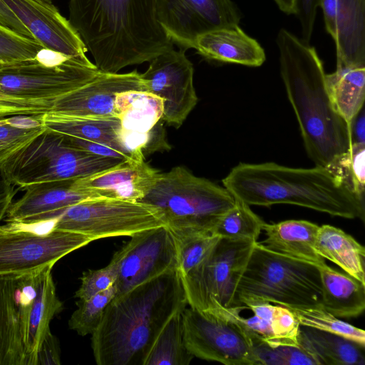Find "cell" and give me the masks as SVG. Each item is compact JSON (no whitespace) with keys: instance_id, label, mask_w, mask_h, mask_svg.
<instances>
[{"instance_id":"obj_1","label":"cell","mask_w":365,"mask_h":365,"mask_svg":"<svg viewBox=\"0 0 365 365\" xmlns=\"http://www.w3.org/2000/svg\"><path fill=\"white\" fill-rule=\"evenodd\" d=\"M187 304L177 269L115 296L91 334L96 364L143 365L161 329Z\"/></svg>"},{"instance_id":"obj_2","label":"cell","mask_w":365,"mask_h":365,"mask_svg":"<svg viewBox=\"0 0 365 365\" xmlns=\"http://www.w3.org/2000/svg\"><path fill=\"white\" fill-rule=\"evenodd\" d=\"M68 21L103 73L150 62L173 43L158 23L155 0H70Z\"/></svg>"},{"instance_id":"obj_3","label":"cell","mask_w":365,"mask_h":365,"mask_svg":"<svg viewBox=\"0 0 365 365\" xmlns=\"http://www.w3.org/2000/svg\"><path fill=\"white\" fill-rule=\"evenodd\" d=\"M277 43L279 69L309 158L328 168L353 143L351 126L337 113L316 49L286 29Z\"/></svg>"},{"instance_id":"obj_4","label":"cell","mask_w":365,"mask_h":365,"mask_svg":"<svg viewBox=\"0 0 365 365\" xmlns=\"http://www.w3.org/2000/svg\"><path fill=\"white\" fill-rule=\"evenodd\" d=\"M222 184L235 199L249 205L289 204L343 218L364 219V199L324 167L240 163Z\"/></svg>"},{"instance_id":"obj_5","label":"cell","mask_w":365,"mask_h":365,"mask_svg":"<svg viewBox=\"0 0 365 365\" xmlns=\"http://www.w3.org/2000/svg\"><path fill=\"white\" fill-rule=\"evenodd\" d=\"M153 206L175 238L212 235L235 199L225 187L178 166L158 173L152 187L139 200Z\"/></svg>"},{"instance_id":"obj_6","label":"cell","mask_w":365,"mask_h":365,"mask_svg":"<svg viewBox=\"0 0 365 365\" xmlns=\"http://www.w3.org/2000/svg\"><path fill=\"white\" fill-rule=\"evenodd\" d=\"M322 301L318 267L255 242L236 289L235 307L268 302L299 308L322 306Z\"/></svg>"},{"instance_id":"obj_7","label":"cell","mask_w":365,"mask_h":365,"mask_svg":"<svg viewBox=\"0 0 365 365\" xmlns=\"http://www.w3.org/2000/svg\"><path fill=\"white\" fill-rule=\"evenodd\" d=\"M122 160L73 147L62 134L44 128L37 136L1 160L0 168L9 182L24 190L34 184L88 177Z\"/></svg>"},{"instance_id":"obj_8","label":"cell","mask_w":365,"mask_h":365,"mask_svg":"<svg viewBox=\"0 0 365 365\" xmlns=\"http://www.w3.org/2000/svg\"><path fill=\"white\" fill-rule=\"evenodd\" d=\"M101 71L86 56L43 48L36 57L0 66V92L51 106Z\"/></svg>"},{"instance_id":"obj_9","label":"cell","mask_w":365,"mask_h":365,"mask_svg":"<svg viewBox=\"0 0 365 365\" xmlns=\"http://www.w3.org/2000/svg\"><path fill=\"white\" fill-rule=\"evenodd\" d=\"M255 242L219 237L203 259L180 277L190 307H235L236 289Z\"/></svg>"},{"instance_id":"obj_10","label":"cell","mask_w":365,"mask_h":365,"mask_svg":"<svg viewBox=\"0 0 365 365\" xmlns=\"http://www.w3.org/2000/svg\"><path fill=\"white\" fill-rule=\"evenodd\" d=\"M164 226L153 206L140 201L91 198L60 211L53 230L81 233L94 240L138 232Z\"/></svg>"},{"instance_id":"obj_11","label":"cell","mask_w":365,"mask_h":365,"mask_svg":"<svg viewBox=\"0 0 365 365\" xmlns=\"http://www.w3.org/2000/svg\"><path fill=\"white\" fill-rule=\"evenodd\" d=\"M28 225H0V275H24L53 265L94 240L87 235L51 229L36 232Z\"/></svg>"},{"instance_id":"obj_12","label":"cell","mask_w":365,"mask_h":365,"mask_svg":"<svg viewBox=\"0 0 365 365\" xmlns=\"http://www.w3.org/2000/svg\"><path fill=\"white\" fill-rule=\"evenodd\" d=\"M182 316L185 342L194 357L226 365H259L252 341L236 322L191 307Z\"/></svg>"},{"instance_id":"obj_13","label":"cell","mask_w":365,"mask_h":365,"mask_svg":"<svg viewBox=\"0 0 365 365\" xmlns=\"http://www.w3.org/2000/svg\"><path fill=\"white\" fill-rule=\"evenodd\" d=\"M155 18L179 48H193L201 34L238 25L240 11L232 0H155Z\"/></svg>"},{"instance_id":"obj_14","label":"cell","mask_w":365,"mask_h":365,"mask_svg":"<svg viewBox=\"0 0 365 365\" xmlns=\"http://www.w3.org/2000/svg\"><path fill=\"white\" fill-rule=\"evenodd\" d=\"M113 257L118 264L114 284L115 296L165 272L177 269L175 240L165 226L130 236V240Z\"/></svg>"},{"instance_id":"obj_15","label":"cell","mask_w":365,"mask_h":365,"mask_svg":"<svg viewBox=\"0 0 365 365\" xmlns=\"http://www.w3.org/2000/svg\"><path fill=\"white\" fill-rule=\"evenodd\" d=\"M185 51L173 48L160 53L140 73L148 92L163 100L162 120L178 128L197 103L194 68Z\"/></svg>"},{"instance_id":"obj_16","label":"cell","mask_w":365,"mask_h":365,"mask_svg":"<svg viewBox=\"0 0 365 365\" xmlns=\"http://www.w3.org/2000/svg\"><path fill=\"white\" fill-rule=\"evenodd\" d=\"M52 267L20 275L15 291L19 327L27 365L37 364L40 345L52 319L63 309L56 294Z\"/></svg>"},{"instance_id":"obj_17","label":"cell","mask_w":365,"mask_h":365,"mask_svg":"<svg viewBox=\"0 0 365 365\" xmlns=\"http://www.w3.org/2000/svg\"><path fill=\"white\" fill-rule=\"evenodd\" d=\"M147 91L140 73H103L81 87L57 99L50 111L82 117H115L114 101L126 91Z\"/></svg>"},{"instance_id":"obj_18","label":"cell","mask_w":365,"mask_h":365,"mask_svg":"<svg viewBox=\"0 0 365 365\" xmlns=\"http://www.w3.org/2000/svg\"><path fill=\"white\" fill-rule=\"evenodd\" d=\"M43 48L68 56H86L88 49L68 19L56 6L34 0H4Z\"/></svg>"},{"instance_id":"obj_19","label":"cell","mask_w":365,"mask_h":365,"mask_svg":"<svg viewBox=\"0 0 365 365\" xmlns=\"http://www.w3.org/2000/svg\"><path fill=\"white\" fill-rule=\"evenodd\" d=\"M319 6L335 43L336 68L365 66V0H320Z\"/></svg>"},{"instance_id":"obj_20","label":"cell","mask_w":365,"mask_h":365,"mask_svg":"<svg viewBox=\"0 0 365 365\" xmlns=\"http://www.w3.org/2000/svg\"><path fill=\"white\" fill-rule=\"evenodd\" d=\"M76 180H53L26 187L23 196L10 205L5 216L6 222L36 224L52 220L60 211L91 199L77 186Z\"/></svg>"},{"instance_id":"obj_21","label":"cell","mask_w":365,"mask_h":365,"mask_svg":"<svg viewBox=\"0 0 365 365\" xmlns=\"http://www.w3.org/2000/svg\"><path fill=\"white\" fill-rule=\"evenodd\" d=\"M158 173L144 160L130 158L76 182L91 198L139 201L152 187Z\"/></svg>"},{"instance_id":"obj_22","label":"cell","mask_w":365,"mask_h":365,"mask_svg":"<svg viewBox=\"0 0 365 365\" xmlns=\"http://www.w3.org/2000/svg\"><path fill=\"white\" fill-rule=\"evenodd\" d=\"M163 100L148 91H126L117 94L114 115L121 124L126 150L136 159H144L152 130L162 120Z\"/></svg>"},{"instance_id":"obj_23","label":"cell","mask_w":365,"mask_h":365,"mask_svg":"<svg viewBox=\"0 0 365 365\" xmlns=\"http://www.w3.org/2000/svg\"><path fill=\"white\" fill-rule=\"evenodd\" d=\"M203 58L217 62L257 67L266 59L264 48L238 25L217 28L197 37L194 47Z\"/></svg>"},{"instance_id":"obj_24","label":"cell","mask_w":365,"mask_h":365,"mask_svg":"<svg viewBox=\"0 0 365 365\" xmlns=\"http://www.w3.org/2000/svg\"><path fill=\"white\" fill-rule=\"evenodd\" d=\"M319 227L302 220L264 222L262 231L265 239L259 242L269 250L320 267L326 263L314 249Z\"/></svg>"},{"instance_id":"obj_25","label":"cell","mask_w":365,"mask_h":365,"mask_svg":"<svg viewBox=\"0 0 365 365\" xmlns=\"http://www.w3.org/2000/svg\"><path fill=\"white\" fill-rule=\"evenodd\" d=\"M39 119L46 128L64 135L108 145L135 159L124 146L121 124L117 117H82L48 111L39 115Z\"/></svg>"},{"instance_id":"obj_26","label":"cell","mask_w":365,"mask_h":365,"mask_svg":"<svg viewBox=\"0 0 365 365\" xmlns=\"http://www.w3.org/2000/svg\"><path fill=\"white\" fill-rule=\"evenodd\" d=\"M322 283V307L338 318L356 317L365 309V284L327 264L318 267Z\"/></svg>"},{"instance_id":"obj_27","label":"cell","mask_w":365,"mask_h":365,"mask_svg":"<svg viewBox=\"0 0 365 365\" xmlns=\"http://www.w3.org/2000/svg\"><path fill=\"white\" fill-rule=\"evenodd\" d=\"M299 346L318 365H364V348L338 334L301 326Z\"/></svg>"},{"instance_id":"obj_28","label":"cell","mask_w":365,"mask_h":365,"mask_svg":"<svg viewBox=\"0 0 365 365\" xmlns=\"http://www.w3.org/2000/svg\"><path fill=\"white\" fill-rule=\"evenodd\" d=\"M314 249L320 257L365 284V249L351 235L332 225L319 226Z\"/></svg>"},{"instance_id":"obj_29","label":"cell","mask_w":365,"mask_h":365,"mask_svg":"<svg viewBox=\"0 0 365 365\" xmlns=\"http://www.w3.org/2000/svg\"><path fill=\"white\" fill-rule=\"evenodd\" d=\"M19 277L0 275V365H27L15 299Z\"/></svg>"},{"instance_id":"obj_30","label":"cell","mask_w":365,"mask_h":365,"mask_svg":"<svg viewBox=\"0 0 365 365\" xmlns=\"http://www.w3.org/2000/svg\"><path fill=\"white\" fill-rule=\"evenodd\" d=\"M327 82L334 108L351 126L364 107L365 66L336 68L327 74Z\"/></svg>"},{"instance_id":"obj_31","label":"cell","mask_w":365,"mask_h":365,"mask_svg":"<svg viewBox=\"0 0 365 365\" xmlns=\"http://www.w3.org/2000/svg\"><path fill=\"white\" fill-rule=\"evenodd\" d=\"M182 312L173 315L161 329L143 365L190 364L194 356L185 342Z\"/></svg>"},{"instance_id":"obj_32","label":"cell","mask_w":365,"mask_h":365,"mask_svg":"<svg viewBox=\"0 0 365 365\" xmlns=\"http://www.w3.org/2000/svg\"><path fill=\"white\" fill-rule=\"evenodd\" d=\"M264 222L245 202L236 200L220 218L212 235L232 240L257 241Z\"/></svg>"},{"instance_id":"obj_33","label":"cell","mask_w":365,"mask_h":365,"mask_svg":"<svg viewBox=\"0 0 365 365\" xmlns=\"http://www.w3.org/2000/svg\"><path fill=\"white\" fill-rule=\"evenodd\" d=\"M301 326L338 334L365 347V331L324 309L322 306L288 308Z\"/></svg>"},{"instance_id":"obj_34","label":"cell","mask_w":365,"mask_h":365,"mask_svg":"<svg viewBox=\"0 0 365 365\" xmlns=\"http://www.w3.org/2000/svg\"><path fill=\"white\" fill-rule=\"evenodd\" d=\"M351 192L364 199L365 187V143L354 142L328 168Z\"/></svg>"},{"instance_id":"obj_35","label":"cell","mask_w":365,"mask_h":365,"mask_svg":"<svg viewBox=\"0 0 365 365\" xmlns=\"http://www.w3.org/2000/svg\"><path fill=\"white\" fill-rule=\"evenodd\" d=\"M245 309H250L270 323L279 346H299L300 324L289 309L264 302L250 304Z\"/></svg>"},{"instance_id":"obj_36","label":"cell","mask_w":365,"mask_h":365,"mask_svg":"<svg viewBox=\"0 0 365 365\" xmlns=\"http://www.w3.org/2000/svg\"><path fill=\"white\" fill-rule=\"evenodd\" d=\"M115 295L116 289L113 284L87 299H79L76 303L78 308L68 320L69 328L83 336L92 334L98 327L107 306Z\"/></svg>"},{"instance_id":"obj_37","label":"cell","mask_w":365,"mask_h":365,"mask_svg":"<svg viewBox=\"0 0 365 365\" xmlns=\"http://www.w3.org/2000/svg\"><path fill=\"white\" fill-rule=\"evenodd\" d=\"M220 237L195 235L175 238L177 248V270L180 277L186 276L206 256Z\"/></svg>"},{"instance_id":"obj_38","label":"cell","mask_w":365,"mask_h":365,"mask_svg":"<svg viewBox=\"0 0 365 365\" xmlns=\"http://www.w3.org/2000/svg\"><path fill=\"white\" fill-rule=\"evenodd\" d=\"M43 48L38 41L21 36L0 25V66L33 58Z\"/></svg>"},{"instance_id":"obj_39","label":"cell","mask_w":365,"mask_h":365,"mask_svg":"<svg viewBox=\"0 0 365 365\" xmlns=\"http://www.w3.org/2000/svg\"><path fill=\"white\" fill-rule=\"evenodd\" d=\"M259 365H318L300 346L283 345L272 347L264 343L253 345Z\"/></svg>"},{"instance_id":"obj_40","label":"cell","mask_w":365,"mask_h":365,"mask_svg":"<svg viewBox=\"0 0 365 365\" xmlns=\"http://www.w3.org/2000/svg\"><path fill=\"white\" fill-rule=\"evenodd\" d=\"M118 264L113 256L109 264L98 269H88L81 277V284L75 297L87 299L113 286L117 279Z\"/></svg>"},{"instance_id":"obj_41","label":"cell","mask_w":365,"mask_h":365,"mask_svg":"<svg viewBox=\"0 0 365 365\" xmlns=\"http://www.w3.org/2000/svg\"><path fill=\"white\" fill-rule=\"evenodd\" d=\"M43 130V125L35 128H21L12 125L9 117L0 118V161Z\"/></svg>"},{"instance_id":"obj_42","label":"cell","mask_w":365,"mask_h":365,"mask_svg":"<svg viewBox=\"0 0 365 365\" xmlns=\"http://www.w3.org/2000/svg\"><path fill=\"white\" fill-rule=\"evenodd\" d=\"M51 106L0 92V118L19 115H37L50 111Z\"/></svg>"},{"instance_id":"obj_43","label":"cell","mask_w":365,"mask_h":365,"mask_svg":"<svg viewBox=\"0 0 365 365\" xmlns=\"http://www.w3.org/2000/svg\"><path fill=\"white\" fill-rule=\"evenodd\" d=\"M63 135L67 143L71 145L95 155L103 157L115 158L121 160L133 158L122 151L116 150L106 144L64 135Z\"/></svg>"},{"instance_id":"obj_44","label":"cell","mask_w":365,"mask_h":365,"mask_svg":"<svg viewBox=\"0 0 365 365\" xmlns=\"http://www.w3.org/2000/svg\"><path fill=\"white\" fill-rule=\"evenodd\" d=\"M59 364H61L59 343L57 337L49 330L38 349L36 365Z\"/></svg>"},{"instance_id":"obj_45","label":"cell","mask_w":365,"mask_h":365,"mask_svg":"<svg viewBox=\"0 0 365 365\" xmlns=\"http://www.w3.org/2000/svg\"><path fill=\"white\" fill-rule=\"evenodd\" d=\"M0 25L21 36L36 40L4 0H0Z\"/></svg>"},{"instance_id":"obj_46","label":"cell","mask_w":365,"mask_h":365,"mask_svg":"<svg viewBox=\"0 0 365 365\" xmlns=\"http://www.w3.org/2000/svg\"><path fill=\"white\" fill-rule=\"evenodd\" d=\"M6 178L0 168V222L5 218L6 214L13 202V200L19 188L16 189Z\"/></svg>"},{"instance_id":"obj_47","label":"cell","mask_w":365,"mask_h":365,"mask_svg":"<svg viewBox=\"0 0 365 365\" xmlns=\"http://www.w3.org/2000/svg\"><path fill=\"white\" fill-rule=\"evenodd\" d=\"M364 112L363 108L351 123V133L353 143H365Z\"/></svg>"},{"instance_id":"obj_48","label":"cell","mask_w":365,"mask_h":365,"mask_svg":"<svg viewBox=\"0 0 365 365\" xmlns=\"http://www.w3.org/2000/svg\"><path fill=\"white\" fill-rule=\"evenodd\" d=\"M279 9L287 14H294L295 0H274Z\"/></svg>"},{"instance_id":"obj_49","label":"cell","mask_w":365,"mask_h":365,"mask_svg":"<svg viewBox=\"0 0 365 365\" xmlns=\"http://www.w3.org/2000/svg\"><path fill=\"white\" fill-rule=\"evenodd\" d=\"M40 4H42L45 6H49V7H54V4H53V0H34Z\"/></svg>"}]
</instances>
